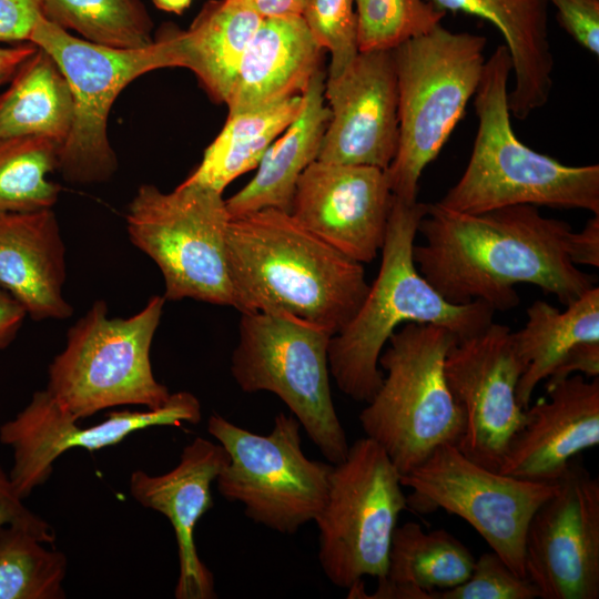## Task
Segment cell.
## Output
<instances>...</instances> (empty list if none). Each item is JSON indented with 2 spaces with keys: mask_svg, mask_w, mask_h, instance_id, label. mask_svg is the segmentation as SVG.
Wrapping results in <instances>:
<instances>
[{
  "mask_svg": "<svg viewBox=\"0 0 599 599\" xmlns=\"http://www.w3.org/2000/svg\"><path fill=\"white\" fill-rule=\"evenodd\" d=\"M418 232V271L454 304L480 301L494 311L511 309L519 304L515 286L531 284L567 306L595 286L569 257L570 224L532 205L470 214L428 204Z\"/></svg>",
  "mask_w": 599,
  "mask_h": 599,
  "instance_id": "1",
  "label": "cell"
},
{
  "mask_svg": "<svg viewBox=\"0 0 599 599\" xmlns=\"http://www.w3.org/2000/svg\"><path fill=\"white\" fill-rule=\"evenodd\" d=\"M226 254L234 308L290 314L333 335L369 287L362 263L273 207L231 217Z\"/></svg>",
  "mask_w": 599,
  "mask_h": 599,
  "instance_id": "2",
  "label": "cell"
},
{
  "mask_svg": "<svg viewBox=\"0 0 599 599\" xmlns=\"http://www.w3.org/2000/svg\"><path fill=\"white\" fill-rule=\"evenodd\" d=\"M427 206L394 196L378 274L355 315L329 341V374L355 402L367 404L378 390L384 378L378 359L398 326L440 325L463 339L493 322L491 306L480 301L450 303L417 270L414 242Z\"/></svg>",
  "mask_w": 599,
  "mask_h": 599,
  "instance_id": "3",
  "label": "cell"
},
{
  "mask_svg": "<svg viewBox=\"0 0 599 599\" xmlns=\"http://www.w3.org/2000/svg\"><path fill=\"white\" fill-rule=\"evenodd\" d=\"M511 60L505 44L486 60L475 92L477 133L467 166L436 202L480 214L512 205L579 209L599 215V165H566L515 134L508 106Z\"/></svg>",
  "mask_w": 599,
  "mask_h": 599,
  "instance_id": "4",
  "label": "cell"
},
{
  "mask_svg": "<svg viewBox=\"0 0 599 599\" xmlns=\"http://www.w3.org/2000/svg\"><path fill=\"white\" fill-rule=\"evenodd\" d=\"M487 39L438 23L393 49L398 146L385 170L393 195L417 202L419 179L463 119L478 88Z\"/></svg>",
  "mask_w": 599,
  "mask_h": 599,
  "instance_id": "5",
  "label": "cell"
},
{
  "mask_svg": "<svg viewBox=\"0 0 599 599\" xmlns=\"http://www.w3.org/2000/svg\"><path fill=\"white\" fill-rule=\"evenodd\" d=\"M402 326L379 356L384 378L358 419L366 437L375 440L404 475L439 446H457L465 416L445 375V359L458 341L456 335L428 323Z\"/></svg>",
  "mask_w": 599,
  "mask_h": 599,
  "instance_id": "6",
  "label": "cell"
},
{
  "mask_svg": "<svg viewBox=\"0 0 599 599\" xmlns=\"http://www.w3.org/2000/svg\"><path fill=\"white\" fill-rule=\"evenodd\" d=\"M165 300L152 296L136 314L109 317L104 301L68 331L67 343L51 362L45 390L78 420L118 406H163L167 387L153 375L150 349Z\"/></svg>",
  "mask_w": 599,
  "mask_h": 599,
  "instance_id": "7",
  "label": "cell"
},
{
  "mask_svg": "<svg viewBox=\"0 0 599 599\" xmlns=\"http://www.w3.org/2000/svg\"><path fill=\"white\" fill-rule=\"evenodd\" d=\"M332 336L290 314L242 312L231 374L244 393L275 394L335 465L346 457L349 445L331 393Z\"/></svg>",
  "mask_w": 599,
  "mask_h": 599,
  "instance_id": "8",
  "label": "cell"
},
{
  "mask_svg": "<svg viewBox=\"0 0 599 599\" xmlns=\"http://www.w3.org/2000/svg\"><path fill=\"white\" fill-rule=\"evenodd\" d=\"M222 193L183 181L171 192L140 186L126 214L131 242L159 266L165 301L192 298L234 307Z\"/></svg>",
  "mask_w": 599,
  "mask_h": 599,
  "instance_id": "9",
  "label": "cell"
},
{
  "mask_svg": "<svg viewBox=\"0 0 599 599\" xmlns=\"http://www.w3.org/2000/svg\"><path fill=\"white\" fill-rule=\"evenodd\" d=\"M29 41L52 58L73 99L72 125L60 148L58 169L74 183L105 181L116 167L106 134L110 109L143 73L180 67L174 32L144 48L115 49L75 38L42 14Z\"/></svg>",
  "mask_w": 599,
  "mask_h": 599,
  "instance_id": "10",
  "label": "cell"
},
{
  "mask_svg": "<svg viewBox=\"0 0 599 599\" xmlns=\"http://www.w3.org/2000/svg\"><path fill=\"white\" fill-rule=\"evenodd\" d=\"M301 424L278 413L267 435L252 433L219 414L207 432L224 447L229 463L216 477L219 493L238 501L255 524L293 535L314 521L328 493L333 464L313 460L302 449Z\"/></svg>",
  "mask_w": 599,
  "mask_h": 599,
  "instance_id": "11",
  "label": "cell"
},
{
  "mask_svg": "<svg viewBox=\"0 0 599 599\" xmlns=\"http://www.w3.org/2000/svg\"><path fill=\"white\" fill-rule=\"evenodd\" d=\"M407 508L400 473L372 438L353 443L333 465L325 505L315 518L318 560L326 578L349 589L387 572L392 538Z\"/></svg>",
  "mask_w": 599,
  "mask_h": 599,
  "instance_id": "12",
  "label": "cell"
},
{
  "mask_svg": "<svg viewBox=\"0 0 599 599\" xmlns=\"http://www.w3.org/2000/svg\"><path fill=\"white\" fill-rule=\"evenodd\" d=\"M407 508L444 509L467 521L509 567L526 577L524 547L529 521L557 489V483L519 479L488 469L456 445L436 448L422 464L400 475ZM527 578V577H526Z\"/></svg>",
  "mask_w": 599,
  "mask_h": 599,
  "instance_id": "13",
  "label": "cell"
},
{
  "mask_svg": "<svg viewBox=\"0 0 599 599\" xmlns=\"http://www.w3.org/2000/svg\"><path fill=\"white\" fill-rule=\"evenodd\" d=\"M524 568L541 599L599 598V480L576 458L529 521Z\"/></svg>",
  "mask_w": 599,
  "mask_h": 599,
  "instance_id": "14",
  "label": "cell"
},
{
  "mask_svg": "<svg viewBox=\"0 0 599 599\" xmlns=\"http://www.w3.org/2000/svg\"><path fill=\"white\" fill-rule=\"evenodd\" d=\"M202 418L200 400L190 392L171 394L161 407L146 410H114L90 427L63 410L45 390H37L17 416L0 426L1 444L11 447L13 465L9 471L17 494L27 498L48 480L54 461L71 448L90 451L121 443L136 430L154 426L180 427Z\"/></svg>",
  "mask_w": 599,
  "mask_h": 599,
  "instance_id": "15",
  "label": "cell"
},
{
  "mask_svg": "<svg viewBox=\"0 0 599 599\" xmlns=\"http://www.w3.org/2000/svg\"><path fill=\"white\" fill-rule=\"evenodd\" d=\"M522 372L511 331L504 324L491 322L447 353L446 379L465 416L457 447L488 469L499 470L511 439L526 424V409L516 395Z\"/></svg>",
  "mask_w": 599,
  "mask_h": 599,
  "instance_id": "16",
  "label": "cell"
},
{
  "mask_svg": "<svg viewBox=\"0 0 599 599\" xmlns=\"http://www.w3.org/2000/svg\"><path fill=\"white\" fill-rule=\"evenodd\" d=\"M394 202L385 170L315 160L301 174L290 214L362 264L382 250Z\"/></svg>",
  "mask_w": 599,
  "mask_h": 599,
  "instance_id": "17",
  "label": "cell"
},
{
  "mask_svg": "<svg viewBox=\"0 0 599 599\" xmlns=\"http://www.w3.org/2000/svg\"><path fill=\"white\" fill-rule=\"evenodd\" d=\"M324 99L331 116L318 161L386 170L398 146V93L393 50L359 51Z\"/></svg>",
  "mask_w": 599,
  "mask_h": 599,
  "instance_id": "18",
  "label": "cell"
},
{
  "mask_svg": "<svg viewBox=\"0 0 599 599\" xmlns=\"http://www.w3.org/2000/svg\"><path fill=\"white\" fill-rule=\"evenodd\" d=\"M227 463L229 455L220 443L195 437L170 471L151 476L135 470L130 476L132 497L164 515L173 527L179 556L176 599L216 598L214 577L197 554L194 531L200 518L213 507L211 485Z\"/></svg>",
  "mask_w": 599,
  "mask_h": 599,
  "instance_id": "19",
  "label": "cell"
},
{
  "mask_svg": "<svg viewBox=\"0 0 599 599\" xmlns=\"http://www.w3.org/2000/svg\"><path fill=\"white\" fill-rule=\"evenodd\" d=\"M547 398L526 409L499 473L538 483H557L570 461L599 444V377L571 375L546 385Z\"/></svg>",
  "mask_w": 599,
  "mask_h": 599,
  "instance_id": "20",
  "label": "cell"
},
{
  "mask_svg": "<svg viewBox=\"0 0 599 599\" xmlns=\"http://www.w3.org/2000/svg\"><path fill=\"white\" fill-rule=\"evenodd\" d=\"M65 247L51 209L0 213V287L37 321L64 319Z\"/></svg>",
  "mask_w": 599,
  "mask_h": 599,
  "instance_id": "21",
  "label": "cell"
},
{
  "mask_svg": "<svg viewBox=\"0 0 599 599\" xmlns=\"http://www.w3.org/2000/svg\"><path fill=\"white\" fill-rule=\"evenodd\" d=\"M322 51L302 14L262 18L225 101L229 115L302 94L321 70Z\"/></svg>",
  "mask_w": 599,
  "mask_h": 599,
  "instance_id": "22",
  "label": "cell"
},
{
  "mask_svg": "<svg viewBox=\"0 0 599 599\" xmlns=\"http://www.w3.org/2000/svg\"><path fill=\"white\" fill-rule=\"evenodd\" d=\"M438 10L483 18L501 33L511 60L510 114L526 120L549 100L554 55L545 0H427Z\"/></svg>",
  "mask_w": 599,
  "mask_h": 599,
  "instance_id": "23",
  "label": "cell"
},
{
  "mask_svg": "<svg viewBox=\"0 0 599 599\" xmlns=\"http://www.w3.org/2000/svg\"><path fill=\"white\" fill-rule=\"evenodd\" d=\"M324 84L325 77L319 70L303 92L304 104L298 116L266 150L254 177L225 200L231 217L268 207L290 212L297 180L317 160L331 116Z\"/></svg>",
  "mask_w": 599,
  "mask_h": 599,
  "instance_id": "24",
  "label": "cell"
},
{
  "mask_svg": "<svg viewBox=\"0 0 599 599\" xmlns=\"http://www.w3.org/2000/svg\"><path fill=\"white\" fill-rule=\"evenodd\" d=\"M516 354L524 366L517 384V400L527 409L538 384L580 344L599 342V287L560 311L541 300L527 308V322L511 332Z\"/></svg>",
  "mask_w": 599,
  "mask_h": 599,
  "instance_id": "25",
  "label": "cell"
},
{
  "mask_svg": "<svg viewBox=\"0 0 599 599\" xmlns=\"http://www.w3.org/2000/svg\"><path fill=\"white\" fill-rule=\"evenodd\" d=\"M262 18L227 0L209 2L177 31L182 68L195 73L213 100L225 103L245 47Z\"/></svg>",
  "mask_w": 599,
  "mask_h": 599,
  "instance_id": "26",
  "label": "cell"
},
{
  "mask_svg": "<svg viewBox=\"0 0 599 599\" xmlns=\"http://www.w3.org/2000/svg\"><path fill=\"white\" fill-rule=\"evenodd\" d=\"M72 120L69 85L52 58L38 48L0 94V140L47 136L62 145Z\"/></svg>",
  "mask_w": 599,
  "mask_h": 599,
  "instance_id": "27",
  "label": "cell"
},
{
  "mask_svg": "<svg viewBox=\"0 0 599 599\" xmlns=\"http://www.w3.org/2000/svg\"><path fill=\"white\" fill-rule=\"evenodd\" d=\"M303 104L302 93L271 106L227 115L200 165L185 181L223 194L233 180L257 167L270 145L298 116Z\"/></svg>",
  "mask_w": 599,
  "mask_h": 599,
  "instance_id": "28",
  "label": "cell"
},
{
  "mask_svg": "<svg viewBox=\"0 0 599 599\" xmlns=\"http://www.w3.org/2000/svg\"><path fill=\"white\" fill-rule=\"evenodd\" d=\"M475 559L448 531L407 521L394 530L385 578L428 592L450 589L469 578Z\"/></svg>",
  "mask_w": 599,
  "mask_h": 599,
  "instance_id": "29",
  "label": "cell"
},
{
  "mask_svg": "<svg viewBox=\"0 0 599 599\" xmlns=\"http://www.w3.org/2000/svg\"><path fill=\"white\" fill-rule=\"evenodd\" d=\"M23 525L0 528V599H63L68 559Z\"/></svg>",
  "mask_w": 599,
  "mask_h": 599,
  "instance_id": "30",
  "label": "cell"
},
{
  "mask_svg": "<svg viewBox=\"0 0 599 599\" xmlns=\"http://www.w3.org/2000/svg\"><path fill=\"white\" fill-rule=\"evenodd\" d=\"M61 143L47 136L0 140V213L51 209L60 187L48 180Z\"/></svg>",
  "mask_w": 599,
  "mask_h": 599,
  "instance_id": "31",
  "label": "cell"
},
{
  "mask_svg": "<svg viewBox=\"0 0 599 599\" xmlns=\"http://www.w3.org/2000/svg\"><path fill=\"white\" fill-rule=\"evenodd\" d=\"M42 14L85 40L115 49L150 45L151 20L138 0H41Z\"/></svg>",
  "mask_w": 599,
  "mask_h": 599,
  "instance_id": "32",
  "label": "cell"
},
{
  "mask_svg": "<svg viewBox=\"0 0 599 599\" xmlns=\"http://www.w3.org/2000/svg\"><path fill=\"white\" fill-rule=\"evenodd\" d=\"M359 51L393 50L441 23L445 12L427 0H354Z\"/></svg>",
  "mask_w": 599,
  "mask_h": 599,
  "instance_id": "33",
  "label": "cell"
},
{
  "mask_svg": "<svg viewBox=\"0 0 599 599\" xmlns=\"http://www.w3.org/2000/svg\"><path fill=\"white\" fill-rule=\"evenodd\" d=\"M302 17L319 47L331 54L327 77L338 75L359 52L354 0H305Z\"/></svg>",
  "mask_w": 599,
  "mask_h": 599,
  "instance_id": "34",
  "label": "cell"
},
{
  "mask_svg": "<svg viewBox=\"0 0 599 599\" xmlns=\"http://www.w3.org/2000/svg\"><path fill=\"white\" fill-rule=\"evenodd\" d=\"M430 599H536L537 588L520 577L494 551L475 559L469 578L444 590H432Z\"/></svg>",
  "mask_w": 599,
  "mask_h": 599,
  "instance_id": "35",
  "label": "cell"
},
{
  "mask_svg": "<svg viewBox=\"0 0 599 599\" xmlns=\"http://www.w3.org/2000/svg\"><path fill=\"white\" fill-rule=\"evenodd\" d=\"M557 10L561 28L583 49L599 55V0H545Z\"/></svg>",
  "mask_w": 599,
  "mask_h": 599,
  "instance_id": "36",
  "label": "cell"
},
{
  "mask_svg": "<svg viewBox=\"0 0 599 599\" xmlns=\"http://www.w3.org/2000/svg\"><path fill=\"white\" fill-rule=\"evenodd\" d=\"M6 525L28 526L45 536L51 544L55 540L52 526L26 507L11 483L9 473L0 465V528Z\"/></svg>",
  "mask_w": 599,
  "mask_h": 599,
  "instance_id": "37",
  "label": "cell"
},
{
  "mask_svg": "<svg viewBox=\"0 0 599 599\" xmlns=\"http://www.w3.org/2000/svg\"><path fill=\"white\" fill-rule=\"evenodd\" d=\"M41 16V0H0V41L29 40Z\"/></svg>",
  "mask_w": 599,
  "mask_h": 599,
  "instance_id": "38",
  "label": "cell"
},
{
  "mask_svg": "<svg viewBox=\"0 0 599 599\" xmlns=\"http://www.w3.org/2000/svg\"><path fill=\"white\" fill-rule=\"evenodd\" d=\"M572 374H581L588 378L599 376V342L580 344L546 379V385L560 382Z\"/></svg>",
  "mask_w": 599,
  "mask_h": 599,
  "instance_id": "39",
  "label": "cell"
},
{
  "mask_svg": "<svg viewBox=\"0 0 599 599\" xmlns=\"http://www.w3.org/2000/svg\"><path fill=\"white\" fill-rule=\"evenodd\" d=\"M569 257L575 265L599 267V215L588 220L581 231H572Z\"/></svg>",
  "mask_w": 599,
  "mask_h": 599,
  "instance_id": "40",
  "label": "cell"
},
{
  "mask_svg": "<svg viewBox=\"0 0 599 599\" xmlns=\"http://www.w3.org/2000/svg\"><path fill=\"white\" fill-rule=\"evenodd\" d=\"M26 316L23 307L0 287V351L14 338Z\"/></svg>",
  "mask_w": 599,
  "mask_h": 599,
  "instance_id": "41",
  "label": "cell"
},
{
  "mask_svg": "<svg viewBox=\"0 0 599 599\" xmlns=\"http://www.w3.org/2000/svg\"><path fill=\"white\" fill-rule=\"evenodd\" d=\"M247 8L261 18L302 14L305 0H227Z\"/></svg>",
  "mask_w": 599,
  "mask_h": 599,
  "instance_id": "42",
  "label": "cell"
},
{
  "mask_svg": "<svg viewBox=\"0 0 599 599\" xmlns=\"http://www.w3.org/2000/svg\"><path fill=\"white\" fill-rule=\"evenodd\" d=\"M38 50L32 42L14 48H0V84L9 80Z\"/></svg>",
  "mask_w": 599,
  "mask_h": 599,
  "instance_id": "43",
  "label": "cell"
},
{
  "mask_svg": "<svg viewBox=\"0 0 599 599\" xmlns=\"http://www.w3.org/2000/svg\"><path fill=\"white\" fill-rule=\"evenodd\" d=\"M156 7L164 11L181 13L191 3V0H153Z\"/></svg>",
  "mask_w": 599,
  "mask_h": 599,
  "instance_id": "44",
  "label": "cell"
}]
</instances>
